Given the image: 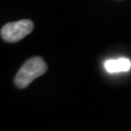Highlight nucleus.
I'll return each mask as SVG.
<instances>
[{
    "label": "nucleus",
    "instance_id": "nucleus-1",
    "mask_svg": "<svg viewBox=\"0 0 131 131\" xmlns=\"http://www.w3.org/2000/svg\"><path fill=\"white\" fill-rule=\"evenodd\" d=\"M47 71V64L39 56H35L27 59L20 68L14 79V83L18 88L24 89L28 86L35 79L43 75Z\"/></svg>",
    "mask_w": 131,
    "mask_h": 131
},
{
    "label": "nucleus",
    "instance_id": "nucleus-2",
    "mask_svg": "<svg viewBox=\"0 0 131 131\" xmlns=\"http://www.w3.org/2000/svg\"><path fill=\"white\" fill-rule=\"evenodd\" d=\"M34 24L31 20L24 19L20 21L10 22L3 25L1 28V37L3 40L9 43H15L24 38L26 35L32 33Z\"/></svg>",
    "mask_w": 131,
    "mask_h": 131
},
{
    "label": "nucleus",
    "instance_id": "nucleus-3",
    "mask_svg": "<svg viewBox=\"0 0 131 131\" xmlns=\"http://www.w3.org/2000/svg\"><path fill=\"white\" fill-rule=\"evenodd\" d=\"M105 69L109 73H118V72H127L131 68V61L128 58H118V59H109L105 61Z\"/></svg>",
    "mask_w": 131,
    "mask_h": 131
}]
</instances>
